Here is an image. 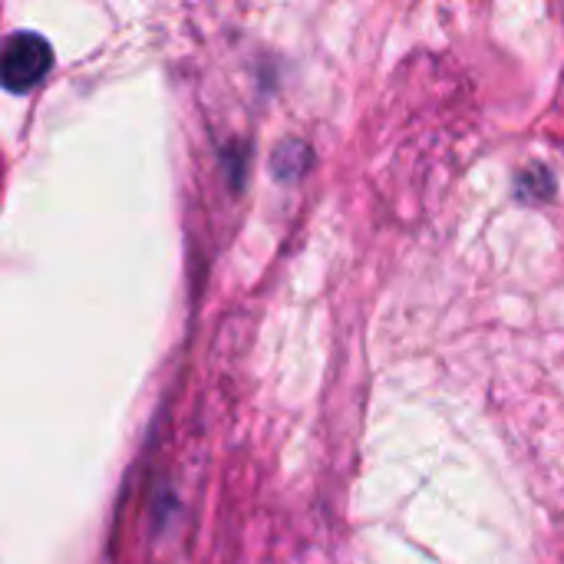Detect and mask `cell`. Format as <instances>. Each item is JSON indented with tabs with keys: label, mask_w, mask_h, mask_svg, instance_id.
<instances>
[{
	"label": "cell",
	"mask_w": 564,
	"mask_h": 564,
	"mask_svg": "<svg viewBox=\"0 0 564 564\" xmlns=\"http://www.w3.org/2000/svg\"><path fill=\"white\" fill-rule=\"evenodd\" d=\"M50 46L36 33H17L0 50V86L10 93L33 89L50 69Z\"/></svg>",
	"instance_id": "1"
}]
</instances>
